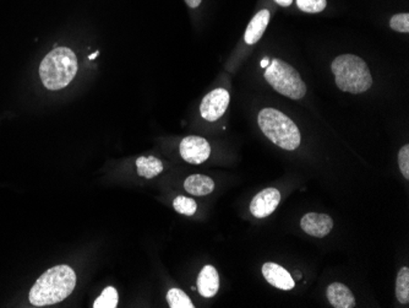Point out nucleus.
<instances>
[{"mask_svg": "<svg viewBox=\"0 0 409 308\" xmlns=\"http://www.w3.org/2000/svg\"><path fill=\"white\" fill-rule=\"evenodd\" d=\"M76 287V274L69 265H57L48 269L37 279L30 290L31 304L43 307L59 304L71 295Z\"/></svg>", "mask_w": 409, "mask_h": 308, "instance_id": "nucleus-1", "label": "nucleus"}, {"mask_svg": "<svg viewBox=\"0 0 409 308\" xmlns=\"http://www.w3.org/2000/svg\"><path fill=\"white\" fill-rule=\"evenodd\" d=\"M78 71V57L74 51L68 47H57L39 64V78L47 90L59 91L69 86Z\"/></svg>", "mask_w": 409, "mask_h": 308, "instance_id": "nucleus-2", "label": "nucleus"}, {"mask_svg": "<svg viewBox=\"0 0 409 308\" xmlns=\"http://www.w3.org/2000/svg\"><path fill=\"white\" fill-rule=\"evenodd\" d=\"M336 85L343 93H363L373 86V78L366 61L354 54H342L333 59L331 66Z\"/></svg>", "mask_w": 409, "mask_h": 308, "instance_id": "nucleus-3", "label": "nucleus"}, {"mask_svg": "<svg viewBox=\"0 0 409 308\" xmlns=\"http://www.w3.org/2000/svg\"><path fill=\"white\" fill-rule=\"evenodd\" d=\"M257 123L266 137L284 150H296L301 145V132L292 119L274 108H264L257 115Z\"/></svg>", "mask_w": 409, "mask_h": 308, "instance_id": "nucleus-4", "label": "nucleus"}, {"mask_svg": "<svg viewBox=\"0 0 409 308\" xmlns=\"http://www.w3.org/2000/svg\"><path fill=\"white\" fill-rule=\"evenodd\" d=\"M265 79L277 93L292 100H301L306 93V85L301 74L281 59L271 61L266 68Z\"/></svg>", "mask_w": 409, "mask_h": 308, "instance_id": "nucleus-5", "label": "nucleus"}, {"mask_svg": "<svg viewBox=\"0 0 409 308\" xmlns=\"http://www.w3.org/2000/svg\"><path fill=\"white\" fill-rule=\"evenodd\" d=\"M229 93L226 88H216L202 98L200 113L202 118L209 122H216L226 113L229 105Z\"/></svg>", "mask_w": 409, "mask_h": 308, "instance_id": "nucleus-6", "label": "nucleus"}, {"mask_svg": "<svg viewBox=\"0 0 409 308\" xmlns=\"http://www.w3.org/2000/svg\"><path fill=\"white\" fill-rule=\"evenodd\" d=\"M179 151L187 163L200 165L209 159L211 155V146L209 141L204 138L192 135L184 138L179 145Z\"/></svg>", "mask_w": 409, "mask_h": 308, "instance_id": "nucleus-7", "label": "nucleus"}, {"mask_svg": "<svg viewBox=\"0 0 409 308\" xmlns=\"http://www.w3.org/2000/svg\"><path fill=\"white\" fill-rule=\"evenodd\" d=\"M281 193L276 188H266L255 195L250 204V212L257 219H264L271 215L279 207Z\"/></svg>", "mask_w": 409, "mask_h": 308, "instance_id": "nucleus-8", "label": "nucleus"}, {"mask_svg": "<svg viewBox=\"0 0 409 308\" xmlns=\"http://www.w3.org/2000/svg\"><path fill=\"white\" fill-rule=\"evenodd\" d=\"M301 229L313 237H325L333 229V220L326 214L309 212L301 217Z\"/></svg>", "mask_w": 409, "mask_h": 308, "instance_id": "nucleus-9", "label": "nucleus"}, {"mask_svg": "<svg viewBox=\"0 0 409 308\" xmlns=\"http://www.w3.org/2000/svg\"><path fill=\"white\" fill-rule=\"evenodd\" d=\"M262 274L265 277L266 282L281 290H292L296 287L292 275L276 263H265L262 265Z\"/></svg>", "mask_w": 409, "mask_h": 308, "instance_id": "nucleus-10", "label": "nucleus"}, {"mask_svg": "<svg viewBox=\"0 0 409 308\" xmlns=\"http://www.w3.org/2000/svg\"><path fill=\"white\" fill-rule=\"evenodd\" d=\"M270 18V11L264 9L262 11H259L252 19V21L249 22L248 27H247L245 35H244L245 43L249 44V46H253V44L257 43L260 41L262 35L265 34L266 27L269 25Z\"/></svg>", "mask_w": 409, "mask_h": 308, "instance_id": "nucleus-11", "label": "nucleus"}, {"mask_svg": "<svg viewBox=\"0 0 409 308\" xmlns=\"http://www.w3.org/2000/svg\"><path fill=\"white\" fill-rule=\"evenodd\" d=\"M327 299L335 308H353L356 306V299L352 291L341 282H333L327 287Z\"/></svg>", "mask_w": 409, "mask_h": 308, "instance_id": "nucleus-12", "label": "nucleus"}, {"mask_svg": "<svg viewBox=\"0 0 409 308\" xmlns=\"http://www.w3.org/2000/svg\"><path fill=\"white\" fill-rule=\"evenodd\" d=\"M219 289V277L212 265H206L197 277V290L204 297H212Z\"/></svg>", "mask_w": 409, "mask_h": 308, "instance_id": "nucleus-13", "label": "nucleus"}, {"mask_svg": "<svg viewBox=\"0 0 409 308\" xmlns=\"http://www.w3.org/2000/svg\"><path fill=\"white\" fill-rule=\"evenodd\" d=\"M184 188L187 193L201 197V195H207L214 192V182L207 176L192 175V176L187 177L184 182Z\"/></svg>", "mask_w": 409, "mask_h": 308, "instance_id": "nucleus-14", "label": "nucleus"}, {"mask_svg": "<svg viewBox=\"0 0 409 308\" xmlns=\"http://www.w3.org/2000/svg\"><path fill=\"white\" fill-rule=\"evenodd\" d=\"M136 168H138L139 176L151 180L163 171V163L161 160L156 159L153 156H148V158L143 156L136 160Z\"/></svg>", "mask_w": 409, "mask_h": 308, "instance_id": "nucleus-15", "label": "nucleus"}, {"mask_svg": "<svg viewBox=\"0 0 409 308\" xmlns=\"http://www.w3.org/2000/svg\"><path fill=\"white\" fill-rule=\"evenodd\" d=\"M397 299L402 304L409 302V269L407 267L402 268L397 275L396 280Z\"/></svg>", "mask_w": 409, "mask_h": 308, "instance_id": "nucleus-16", "label": "nucleus"}, {"mask_svg": "<svg viewBox=\"0 0 409 308\" xmlns=\"http://www.w3.org/2000/svg\"><path fill=\"white\" fill-rule=\"evenodd\" d=\"M167 301L170 308H194L192 299L180 289H170L167 294Z\"/></svg>", "mask_w": 409, "mask_h": 308, "instance_id": "nucleus-17", "label": "nucleus"}, {"mask_svg": "<svg viewBox=\"0 0 409 308\" xmlns=\"http://www.w3.org/2000/svg\"><path fill=\"white\" fill-rule=\"evenodd\" d=\"M118 292L114 287H105V290L102 291L100 297L95 301L93 307L95 308H115L118 306Z\"/></svg>", "mask_w": 409, "mask_h": 308, "instance_id": "nucleus-18", "label": "nucleus"}, {"mask_svg": "<svg viewBox=\"0 0 409 308\" xmlns=\"http://www.w3.org/2000/svg\"><path fill=\"white\" fill-rule=\"evenodd\" d=\"M173 207H175V212L187 216L194 215L196 210H197V205H196L195 200L192 198L183 197V195H180L178 198L175 199Z\"/></svg>", "mask_w": 409, "mask_h": 308, "instance_id": "nucleus-19", "label": "nucleus"}, {"mask_svg": "<svg viewBox=\"0 0 409 308\" xmlns=\"http://www.w3.org/2000/svg\"><path fill=\"white\" fill-rule=\"evenodd\" d=\"M296 5L304 13L318 14L326 9L327 0H296Z\"/></svg>", "mask_w": 409, "mask_h": 308, "instance_id": "nucleus-20", "label": "nucleus"}, {"mask_svg": "<svg viewBox=\"0 0 409 308\" xmlns=\"http://www.w3.org/2000/svg\"><path fill=\"white\" fill-rule=\"evenodd\" d=\"M390 27L393 31L403 32V34H408L409 32V14L400 13L396 14L392 16L390 20Z\"/></svg>", "mask_w": 409, "mask_h": 308, "instance_id": "nucleus-21", "label": "nucleus"}, {"mask_svg": "<svg viewBox=\"0 0 409 308\" xmlns=\"http://www.w3.org/2000/svg\"><path fill=\"white\" fill-rule=\"evenodd\" d=\"M398 166L405 180H409V145L402 146L398 153Z\"/></svg>", "mask_w": 409, "mask_h": 308, "instance_id": "nucleus-22", "label": "nucleus"}, {"mask_svg": "<svg viewBox=\"0 0 409 308\" xmlns=\"http://www.w3.org/2000/svg\"><path fill=\"white\" fill-rule=\"evenodd\" d=\"M185 4L190 8V9H197L200 6L202 0H184Z\"/></svg>", "mask_w": 409, "mask_h": 308, "instance_id": "nucleus-23", "label": "nucleus"}, {"mask_svg": "<svg viewBox=\"0 0 409 308\" xmlns=\"http://www.w3.org/2000/svg\"><path fill=\"white\" fill-rule=\"evenodd\" d=\"M277 4L281 5L283 8H287L289 5H292L293 0H274Z\"/></svg>", "mask_w": 409, "mask_h": 308, "instance_id": "nucleus-24", "label": "nucleus"}, {"mask_svg": "<svg viewBox=\"0 0 409 308\" xmlns=\"http://www.w3.org/2000/svg\"><path fill=\"white\" fill-rule=\"evenodd\" d=\"M267 61H269V59H264V62L262 63V66H269V64H270V63L267 62Z\"/></svg>", "mask_w": 409, "mask_h": 308, "instance_id": "nucleus-25", "label": "nucleus"}, {"mask_svg": "<svg viewBox=\"0 0 409 308\" xmlns=\"http://www.w3.org/2000/svg\"><path fill=\"white\" fill-rule=\"evenodd\" d=\"M296 277H298V279H301V274L299 273V272H296Z\"/></svg>", "mask_w": 409, "mask_h": 308, "instance_id": "nucleus-26", "label": "nucleus"}]
</instances>
